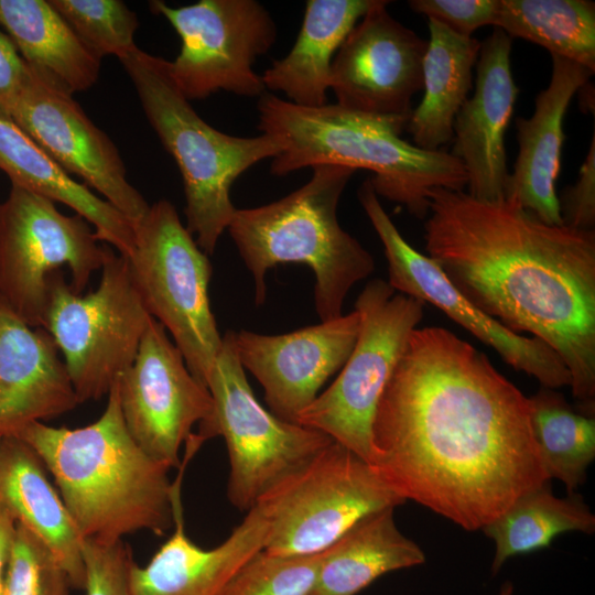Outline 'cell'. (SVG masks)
<instances>
[{"mask_svg":"<svg viewBox=\"0 0 595 595\" xmlns=\"http://www.w3.org/2000/svg\"><path fill=\"white\" fill-rule=\"evenodd\" d=\"M40 456L83 539L110 544L126 534L162 536L174 524L181 475L148 455L129 433L113 385L93 423L55 428L35 422L18 435Z\"/></svg>","mask_w":595,"mask_h":595,"instance_id":"cell-3","label":"cell"},{"mask_svg":"<svg viewBox=\"0 0 595 595\" xmlns=\"http://www.w3.org/2000/svg\"><path fill=\"white\" fill-rule=\"evenodd\" d=\"M513 594V585L510 582H506L502 584L499 595H512Z\"/></svg>","mask_w":595,"mask_h":595,"instance_id":"cell-40","label":"cell"},{"mask_svg":"<svg viewBox=\"0 0 595 595\" xmlns=\"http://www.w3.org/2000/svg\"><path fill=\"white\" fill-rule=\"evenodd\" d=\"M153 317L131 366L115 386L125 424L138 445L170 469L181 466L180 448L193 434L210 439L214 401L208 389Z\"/></svg>","mask_w":595,"mask_h":595,"instance_id":"cell-14","label":"cell"},{"mask_svg":"<svg viewBox=\"0 0 595 595\" xmlns=\"http://www.w3.org/2000/svg\"><path fill=\"white\" fill-rule=\"evenodd\" d=\"M563 225L580 230H594L595 225V134L578 177L559 197Z\"/></svg>","mask_w":595,"mask_h":595,"instance_id":"cell-37","label":"cell"},{"mask_svg":"<svg viewBox=\"0 0 595 595\" xmlns=\"http://www.w3.org/2000/svg\"><path fill=\"white\" fill-rule=\"evenodd\" d=\"M0 28L24 62L52 85L73 95L97 82L101 61L50 0H0Z\"/></svg>","mask_w":595,"mask_h":595,"instance_id":"cell-27","label":"cell"},{"mask_svg":"<svg viewBox=\"0 0 595 595\" xmlns=\"http://www.w3.org/2000/svg\"><path fill=\"white\" fill-rule=\"evenodd\" d=\"M357 195L382 242L388 283L394 291L436 306L495 349L513 369L536 378L541 387L571 386L569 369L554 349L537 337L511 332L484 313L450 282L434 260L409 245L383 209L369 178L360 185Z\"/></svg>","mask_w":595,"mask_h":595,"instance_id":"cell-15","label":"cell"},{"mask_svg":"<svg viewBox=\"0 0 595 595\" xmlns=\"http://www.w3.org/2000/svg\"><path fill=\"white\" fill-rule=\"evenodd\" d=\"M17 530V521L0 504V595H2L4 573L10 558Z\"/></svg>","mask_w":595,"mask_h":595,"instance_id":"cell-39","label":"cell"},{"mask_svg":"<svg viewBox=\"0 0 595 595\" xmlns=\"http://www.w3.org/2000/svg\"><path fill=\"white\" fill-rule=\"evenodd\" d=\"M428 257L475 306L554 349L580 410L595 411V232L549 225L510 199L433 188Z\"/></svg>","mask_w":595,"mask_h":595,"instance_id":"cell-2","label":"cell"},{"mask_svg":"<svg viewBox=\"0 0 595 595\" xmlns=\"http://www.w3.org/2000/svg\"><path fill=\"white\" fill-rule=\"evenodd\" d=\"M69 576L48 547L17 522L2 595H71Z\"/></svg>","mask_w":595,"mask_h":595,"instance_id":"cell-34","label":"cell"},{"mask_svg":"<svg viewBox=\"0 0 595 595\" xmlns=\"http://www.w3.org/2000/svg\"><path fill=\"white\" fill-rule=\"evenodd\" d=\"M0 170L11 184L71 207L94 227L100 242L123 257L131 253L134 224L86 184L75 181L11 118L1 113Z\"/></svg>","mask_w":595,"mask_h":595,"instance_id":"cell-25","label":"cell"},{"mask_svg":"<svg viewBox=\"0 0 595 595\" xmlns=\"http://www.w3.org/2000/svg\"><path fill=\"white\" fill-rule=\"evenodd\" d=\"M529 399L532 431L547 475L573 494L585 483L595 458L594 415L575 411L555 389L541 387Z\"/></svg>","mask_w":595,"mask_h":595,"instance_id":"cell-31","label":"cell"},{"mask_svg":"<svg viewBox=\"0 0 595 595\" xmlns=\"http://www.w3.org/2000/svg\"><path fill=\"white\" fill-rule=\"evenodd\" d=\"M321 552L277 555L261 550L228 581L219 595H311Z\"/></svg>","mask_w":595,"mask_h":595,"instance_id":"cell-33","label":"cell"},{"mask_svg":"<svg viewBox=\"0 0 595 595\" xmlns=\"http://www.w3.org/2000/svg\"><path fill=\"white\" fill-rule=\"evenodd\" d=\"M86 48L101 61L133 50L138 17L121 0H50Z\"/></svg>","mask_w":595,"mask_h":595,"instance_id":"cell-32","label":"cell"},{"mask_svg":"<svg viewBox=\"0 0 595 595\" xmlns=\"http://www.w3.org/2000/svg\"><path fill=\"white\" fill-rule=\"evenodd\" d=\"M37 453L15 435L0 436V504L14 520L40 538L84 589L83 537Z\"/></svg>","mask_w":595,"mask_h":595,"instance_id":"cell-23","label":"cell"},{"mask_svg":"<svg viewBox=\"0 0 595 595\" xmlns=\"http://www.w3.org/2000/svg\"><path fill=\"white\" fill-rule=\"evenodd\" d=\"M512 40L500 29L480 42L473 95L459 109L453 126L457 158L467 174V193L497 203L506 198L509 178L506 130L519 94L511 72Z\"/></svg>","mask_w":595,"mask_h":595,"instance_id":"cell-19","label":"cell"},{"mask_svg":"<svg viewBox=\"0 0 595 595\" xmlns=\"http://www.w3.org/2000/svg\"><path fill=\"white\" fill-rule=\"evenodd\" d=\"M86 595H129L128 573L132 552L122 540L105 544L83 541Z\"/></svg>","mask_w":595,"mask_h":595,"instance_id":"cell-35","label":"cell"},{"mask_svg":"<svg viewBox=\"0 0 595 595\" xmlns=\"http://www.w3.org/2000/svg\"><path fill=\"white\" fill-rule=\"evenodd\" d=\"M307 183L267 205L236 209L228 231L255 282V301L266 299L264 277L282 263H303L315 275L314 303L322 322L339 317L348 291L375 269L368 250L337 219L339 198L355 170L312 167Z\"/></svg>","mask_w":595,"mask_h":595,"instance_id":"cell-5","label":"cell"},{"mask_svg":"<svg viewBox=\"0 0 595 595\" xmlns=\"http://www.w3.org/2000/svg\"><path fill=\"white\" fill-rule=\"evenodd\" d=\"M425 554L394 521V508L371 512L321 552L311 595H357L380 576L424 564Z\"/></svg>","mask_w":595,"mask_h":595,"instance_id":"cell-26","label":"cell"},{"mask_svg":"<svg viewBox=\"0 0 595 595\" xmlns=\"http://www.w3.org/2000/svg\"><path fill=\"white\" fill-rule=\"evenodd\" d=\"M28 65L10 36L0 28V113L9 117L23 85Z\"/></svg>","mask_w":595,"mask_h":595,"instance_id":"cell-38","label":"cell"},{"mask_svg":"<svg viewBox=\"0 0 595 595\" xmlns=\"http://www.w3.org/2000/svg\"><path fill=\"white\" fill-rule=\"evenodd\" d=\"M551 56V79L537 95L532 116L516 119L519 151L505 199L545 224L563 225L555 184L565 139L564 117L573 96L594 73L567 58Z\"/></svg>","mask_w":595,"mask_h":595,"instance_id":"cell-21","label":"cell"},{"mask_svg":"<svg viewBox=\"0 0 595 595\" xmlns=\"http://www.w3.org/2000/svg\"><path fill=\"white\" fill-rule=\"evenodd\" d=\"M104 250L100 281L88 294L74 292L62 271L48 280L43 328L63 355L79 403L108 396L152 318L126 257L105 242Z\"/></svg>","mask_w":595,"mask_h":595,"instance_id":"cell-7","label":"cell"},{"mask_svg":"<svg viewBox=\"0 0 595 595\" xmlns=\"http://www.w3.org/2000/svg\"><path fill=\"white\" fill-rule=\"evenodd\" d=\"M82 216L61 213L55 202L15 184L0 204V295L29 325L43 327L48 280L62 267L82 294L101 269L105 250Z\"/></svg>","mask_w":595,"mask_h":595,"instance_id":"cell-12","label":"cell"},{"mask_svg":"<svg viewBox=\"0 0 595 595\" xmlns=\"http://www.w3.org/2000/svg\"><path fill=\"white\" fill-rule=\"evenodd\" d=\"M494 26L595 72V2L497 0Z\"/></svg>","mask_w":595,"mask_h":595,"instance_id":"cell-30","label":"cell"},{"mask_svg":"<svg viewBox=\"0 0 595 595\" xmlns=\"http://www.w3.org/2000/svg\"><path fill=\"white\" fill-rule=\"evenodd\" d=\"M428 47L423 61V98L405 125L413 144L441 150L453 140V126L473 87L480 41L462 36L428 19Z\"/></svg>","mask_w":595,"mask_h":595,"instance_id":"cell-28","label":"cell"},{"mask_svg":"<svg viewBox=\"0 0 595 595\" xmlns=\"http://www.w3.org/2000/svg\"><path fill=\"white\" fill-rule=\"evenodd\" d=\"M58 351L45 328L29 325L0 295V436L79 404Z\"/></svg>","mask_w":595,"mask_h":595,"instance_id":"cell-20","label":"cell"},{"mask_svg":"<svg viewBox=\"0 0 595 595\" xmlns=\"http://www.w3.org/2000/svg\"><path fill=\"white\" fill-rule=\"evenodd\" d=\"M425 303L397 293L382 279L358 295L356 344L335 381L305 408L296 424L320 431L371 464L372 423L383 389L424 316Z\"/></svg>","mask_w":595,"mask_h":595,"instance_id":"cell-10","label":"cell"},{"mask_svg":"<svg viewBox=\"0 0 595 595\" xmlns=\"http://www.w3.org/2000/svg\"><path fill=\"white\" fill-rule=\"evenodd\" d=\"M408 4L414 12L467 37L482 26H494L497 11V0H410Z\"/></svg>","mask_w":595,"mask_h":595,"instance_id":"cell-36","label":"cell"},{"mask_svg":"<svg viewBox=\"0 0 595 595\" xmlns=\"http://www.w3.org/2000/svg\"><path fill=\"white\" fill-rule=\"evenodd\" d=\"M482 530L496 545L491 563L495 575L509 559L548 548L561 533L592 534L595 516L582 496L573 493L556 497L548 482L521 495Z\"/></svg>","mask_w":595,"mask_h":595,"instance_id":"cell-29","label":"cell"},{"mask_svg":"<svg viewBox=\"0 0 595 595\" xmlns=\"http://www.w3.org/2000/svg\"><path fill=\"white\" fill-rule=\"evenodd\" d=\"M134 231V247L126 259L143 303L205 386L223 342L210 310L207 255L166 199L151 205Z\"/></svg>","mask_w":595,"mask_h":595,"instance_id":"cell-8","label":"cell"},{"mask_svg":"<svg viewBox=\"0 0 595 595\" xmlns=\"http://www.w3.org/2000/svg\"><path fill=\"white\" fill-rule=\"evenodd\" d=\"M371 465L404 501L467 531L550 482L529 397L485 354L437 326L412 332L383 389Z\"/></svg>","mask_w":595,"mask_h":595,"instance_id":"cell-1","label":"cell"},{"mask_svg":"<svg viewBox=\"0 0 595 595\" xmlns=\"http://www.w3.org/2000/svg\"><path fill=\"white\" fill-rule=\"evenodd\" d=\"M174 532L145 566L131 561L129 595H219L234 574L263 550L269 523L259 505L230 536L212 549L194 543L184 529L181 494L174 504Z\"/></svg>","mask_w":595,"mask_h":595,"instance_id":"cell-22","label":"cell"},{"mask_svg":"<svg viewBox=\"0 0 595 595\" xmlns=\"http://www.w3.org/2000/svg\"><path fill=\"white\" fill-rule=\"evenodd\" d=\"M389 3L375 0L346 36L332 63L331 90L343 108L409 119L423 89L428 40L396 20Z\"/></svg>","mask_w":595,"mask_h":595,"instance_id":"cell-17","label":"cell"},{"mask_svg":"<svg viewBox=\"0 0 595 595\" xmlns=\"http://www.w3.org/2000/svg\"><path fill=\"white\" fill-rule=\"evenodd\" d=\"M181 39L170 62L171 76L191 101L225 90L260 97L267 89L253 65L268 53L278 35L271 13L256 0H201L178 8L150 1Z\"/></svg>","mask_w":595,"mask_h":595,"instance_id":"cell-13","label":"cell"},{"mask_svg":"<svg viewBox=\"0 0 595 595\" xmlns=\"http://www.w3.org/2000/svg\"><path fill=\"white\" fill-rule=\"evenodd\" d=\"M258 130L279 139L270 173L284 176L322 164L365 169L375 193L416 218L429 213L433 188L465 191L462 162L444 150L421 149L401 138L407 118L353 111L335 104L306 108L266 91L258 99Z\"/></svg>","mask_w":595,"mask_h":595,"instance_id":"cell-4","label":"cell"},{"mask_svg":"<svg viewBox=\"0 0 595 595\" xmlns=\"http://www.w3.org/2000/svg\"><path fill=\"white\" fill-rule=\"evenodd\" d=\"M359 325V314L354 311L288 334L235 332V346L244 369L262 386L272 413L296 423L326 380L348 359Z\"/></svg>","mask_w":595,"mask_h":595,"instance_id":"cell-18","label":"cell"},{"mask_svg":"<svg viewBox=\"0 0 595 595\" xmlns=\"http://www.w3.org/2000/svg\"><path fill=\"white\" fill-rule=\"evenodd\" d=\"M234 336L232 331L223 336L205 386L214 401L210 437L224 436L228 451L227 496L238 510L247 512L333 440L281 420L260 404L245 375Z\"/></svg>","mask_w":595,"mask_h":595,"instance_id":"cell-11","label":"cell"},{"mask_svg":"<svg viewBox=\"0 0 595 595\" xmlns=\"http://www.w3.org/2000/svg\"><path fill=\"white\" fill-rule=\"evenodd\" d=\"M403 502L370 463L333 440L257 501L269 523L263 550L320 553L363 517Z\"/></svg>","mask_w":595,"mask_h":595,"instance_id":"cell-9","label":"cell"},{"mask_svg":"<svg viewBox=\"0 0 595 595\" xmlns=\"http://www.w3.org/2000/svg\"><path fill=\"white\" fill-rule=\"evenodd\" d=\"M374 3L375 0H307L292 48L261 75L267 91H281L288 101L300 107L328 104L333 60Z\"/></svg>","mask_w":595,"mask_h":595,"instance_id":"cell-24","label":"cell"},{"mask_svg":"<svg viewBox=\"0 0 595 595\" xmlns=\"http://www.w3.org/2000/svg\"><path fill=\"white\" fill-rule=\"evenodd\" d=\"M28 65V64H26ZM11 118L66 173L79 176L133 224L150 205L130 184L121 155L73 99L28 65Z\"/></svg>","mask_w":595,"mask_h":595,"instance_id":"cell-16","label":"cell"},{"mask_svg":"<svg viewBox=\"0 0 595 595\" xmlns=\"http://www.w3.org/2000/svg\"><path fill=\"white\" fill-rule=\"evenodd\" d=\"M118 60L148 121L177 164L186 199L185 227L196 236L198 247L212 255L237 209L231 185L251 166L280 154L282 143L266 133L236 137L208 125L177 88L169 61L138 46Z\"/></svg>","mask_w":595,"mask_h":595,"instance_id":"cell-6","label":"cell"}]
</instances>
